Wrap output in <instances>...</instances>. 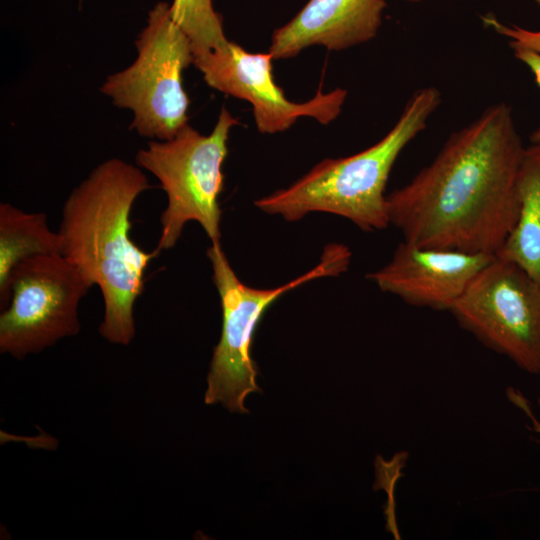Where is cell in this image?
<instances>
[{
    "label": "cell",
    "mask_w": 540,
    "mask_h": 540,
    "mask_svg": "<svg viewBox=\"0 0 540 540\" xmlns=\"http://www.w3.org/2000/svg\"><path fill=\"white\" fill-rule=\"evenodd\" d=\"M525 150L512 108L488 107L387 196L390 224L419 247L496 255L518 217Z\"/></svg>",
    "instance_id": "obj_1"
},
{
    "label": "cell",
    "mask_w": 540,
    "mask_h": 540,
    "mask_svg": "<svg viewBox=\"0 0 540 540\" xmlns=\"http://www.w3.org/2000/svg\"><path fill=\"white\" fill-rule=\"evenodd\" d=\"M149 188L139 167L111 158L72 190L62 208L61 255L90 287H99L104 301L99 333L113 344L133 340L134 305L144 289L145 270L158 255L130 236L132 207Z\"/></svg>",
    "instance_id": "obj_2"
},
{
    "label": "cell",
    "mask_w": 540,
    "mask_h": 540,
    "mask_svg": "<svg viewBox=\"0 0 540 540\" xmlns=\"http://www.w3.org/2000/svg\"><path fill=\"white\" fill-rule=\"evenodd\" d=\"M441 102L435 87L416 91L393 128L373 146L348 157L325 159L285 189L254 202L287 221L311 212L342 216L361 230H383L390 224L385 188L405 146L424 128Z\"/></svg>",
    "instance_id": "obj_3"
},
{
    "label": "cell",
    "mask_w": 540,
    "mask_h": 540,
    "mask_svg": "<svg viewBox=\"0 0 540 540\" xmlns=\"http://www.w3.org/2000/svg\"><path fill=\"white\" fill-rule=\"evenodd\" d=\"M351 256L347 246L328 244L320 262L308 272L279 287L257 289L239 280L220 243H212L207 249V257L223 318L220 340L214 348L207 376L206 404L221 403L231 412L248 413L245 398L252 392H262L256 383L258 370L250 354L254 332L262 315L284 293L316 278L345 272Z\"/></svg>",
    "instance_id": "obj_4"
},
{
    "label": "cell",
    "mask_w": 540,
    "mask_h": 540,
    "mask_svg": "<svg viewBox=\"0 0 540 540\" xmlns=\"http://www.w3.org/2000/svg\"><path fill=\"white\" fill-rule=\"evenodd\" d=\"M237 124L238 120L222 108L209 135L187 123L171 139L150 141L138 151L137 165L159 180L167 196L154 249L158 254L175 246L190 221L199 223L212 243H220L222 165L230 130Z\"/></svg>",
    "instance_id": "obj_5"
},
{
    "label": "cell",
    "mask_w": 540,
    "mask_h": 540,
    "mask_svg": "<svg viewBox=\"0 0 540 540\" xmlns=\"http://www.w3.org/2000/svg\"><path fill=\"white\" fill-rule=\"evenodd\" d=\"M135 44L134 62L108 76L100 90L115 106L132 111L130 128L139 135L171 139L188 123L189 98L182 74L193 64L194 54L189 38L172 18L170 4L154 5Z\"/></svg>",
    "instance_id": "obj_6"
},
{
    "label": "cell",
    "mask_w": 540,
    "mask_h": 540,
    "mask_svg": "<svg viewBox=\"0 0 540 540\" xmlns=\"http://www.w3.org/2000/svg\"><path fill=\"white\" fill-rule=\"evenodd\" d=\"M485 347L540 375V283L494 256L449 311Z\"/></svg>",
    "instance_id": "obj_7"
},
{
    "label": "cell",
    "mask_w": 540,
    "mask_h": 540,
    "mask_svg": "<svg viewBox=\"0 0 540 540\" xmlns=\"http://www.w3.org/2000/svg\"><path fill=\"white\" fill-rule=\"evenodd\" d=\"M91 287L61 254L26 258L12 270L0 315V352L18 360L80 330L78 307Z\"/></svg>",
    "instance_id": "obj_8"
},
{
    "label": "cell",
    "mask_w": 540,
    "mask_h": 540,
    "mask_svg": "<svg viewBox=\"0 0 540 540\" xmlns=\"http://www.w3.org/2000/svg\"><path fill=\"white\" fill-rule=\"evenodd\" d=\"M272 60L269 52L250 53L229 41L223 48L195 55L193 64L210 87L251 103L261 133L285 131L303 116L328 124L339 115L346 90L319 89L307 102H291L274 82Z\"/></svg>",
    "instance_id": "obj_9"
},
{
    "label": "cell",
    "mask_w": 540,
    "mask_h": 540,
    "mask_svg": "<svg viewBox=\"0 0 540 540\" xmlns=\"http://www.w3.org/2000/svg\"><path fill=\"white\" fill-rule=\"evenodd\" d=\"M494 256L419 247L403 240L391 260L367 277L409 305L450 311Z\"/></svg>",
    "instance_id": "obj_10"
},
{
    "label": "cell",
    "mask_w": 540,
    "mask_h": 540,
    "mask_svg": "<svg viewBox=\"0 0 540 540\" xmlns=\"http://www.w3.org/2000/svg\"><path fill=\"white\" fill-rule=\"evenodd\" d=\"M385 0H309L272 35L273 59L290 58L322 45L342 50L374 38L382 23Z\"/></svg>",
    "instance_id": "obj_11"
},
{
    "label": "cell",
    "mask_w": 540,
    "mask_h": 540,
    "mask_svg": "<svg viewBox=\"0 0 540 540\" xmlns=\"http://www.w3.org/2000/svg\"><path fill=\"white\" fill-rule=\"evenodd\" d=\"M518 197L516 223L495 256L518 265L540 283V144L525 150Z\"/></svg>",
    "instance_id": "obj_12"
},
{
    "label": "cell",
    "mask_w": 540,
    "mask_h": 540,
    "mask_svg": "<svg viewBox=\"0 0 540 540\" xmlns=\"http://www.w3.org/2000/svg\"><path fill=\"white\" fill-rule=\"evenodd\" d=\"M61 238L50 230L45 213L25 212L9 203L0 204V305L8 302L7 286L13 268L22 260L41 254H61Z\"/></svg>",
    "instance_id": "obj_13"
},
{
    "label": "cell",
    "mask_w": 540,
    "mask_h": 540,
    "mask_svg": "<svg viewBox=\"0 0 540 540\" xmlns=\"http://www.w3.org/2000/svg\"><path fill=\"white\" fill-rule=\"evenodd\" d=\"M170 11L175 23L189 38L194 56L229 43L222 16L215 11L212 0H173Z\"/></svg>",
    "instance_id": "obj_14"
},
{
    "label": "cell",
    "mask_w": 540,
    "mask_h": 540,
    "mask_svg": "<svg viewBox=\"0 0 540 540\" xmlns=\"http://www.w3.org/2000/svg\"><path fill=\"white\" fill-rule=\"evenodd\" d=\"M540 6V0H535ZM483 22L498 34L510 39L513 50H528L540 54V30L531 31L518 26H507L493 16H484Z\"/></svg>",
    "instance_id": "obj_15"
},
{
    "label": "cell",
    "mask_w": 540,
    "mask_h": 540,
    "mask_svg": "<svg viewBox=\"0 0 540 540\" xmlns=\"http://www.w3.org/2000/svg\"><path fill=\"white\" fill-rule=\"evenodd\" d=\"M514 54L530 69L535 82L540 87V54L528 50H514ZM531 140L534 144H540V128L532 133Z\"/></svg>",
    "instance_id": "obj_16"
},
{
    "label": "cell",
    "mask_w": 540,
    "mask_h": 540,
    "mask_svg": "<svg viewBox=\"0 0 540 540\" xmlns=\"http://www.w3.org/2000/svg\"><path fill=\"white\" fill-rule=\"evenodd\" d=\"M507 394L510 401L513 402L517 407L521 408L524 413L531 419L534 431L540 434V422L534 417V414L532 413L531 407L526 398L519 391H516L512 388L507 392Z\"/></svg>",
    "instance_id": "obj_17"
},
{
    "label": "cell",
    "mask_w": 540,
    "mask_h": 540,
    "mask_svg": "<svg viewBox=\"0 0 540 540\" xmlns=\"http://www.w3.org/2000/svg\"><path fill=\"white\" fill-rule=\"evenodd\" d=\"M406 1L413 2V3H418V2H420L422 0H406Z\"/></svg>",
    "instance_id": "obj_18"
},
{
    "label": "cell",
    "mask_w": 540,
    "mask_h": 540,
    "mask_svg": "<svg viewBox=\"0 0 540 540\" xmlns=\"http://www.w3.org/2000/svg\"><path fill=\"white\" fill-rule=\"evenodd\" d=\"M537 403H538V406L540 407V392H539V396H538V399H537Z\"/></svg>",
    "instance_id": "obj_19"
}]
</instances>
